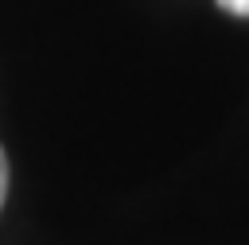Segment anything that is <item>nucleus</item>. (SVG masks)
Here are the masks:
<instances>
[{"label": "nucleus", "instance_id": "nucleus-2", "mask_svg": "<svg viewBox=\"0 0 249 245\" xmlns=\"http://www.w3.org/2000/svg\"><path fill=\"white\" fill-rule=\"evenodd\" d=\"M4 198H8V156L0 148V206H4Z\"/></svg>", "mask_w": 249, "mask_h": 245}, {"label": "nucleus", "instance_id": "nucleus-1", "mask_svg": "<svg viewBox=\"0 0 249 245\" xmlns=\"http://www.w3.org/2000/svg\"><path fill=\"white\" fill-rule=\"evenodd\" d=\"M214 4L230 16H237V19H249V0H214Z\"/></svg>", "mask_w": 249, "mask_h": 245}]
</instances>
